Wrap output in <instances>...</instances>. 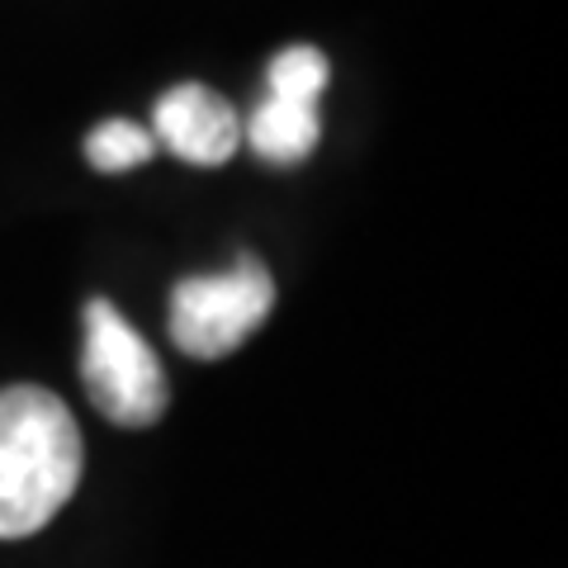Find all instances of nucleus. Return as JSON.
<instances>
[{
  "mask_svg": "<svg viewBox=\"0 0 568 568\" xmlns=\"http://www.w3.org/2000/svg\"><path fill=\"white\" fill-rule=\"evenodd\" d=\"M275 308V280L256 256H237L223 275H190L171 290V342L194 361H223Z\"/></svg>",
  "mask_w": 568,
  "mask_h": 568,
  "instance_id": "obj_3",
  "label": "nucleus"
},
{
  "mask_svg": "<svg viewBox=\"0 0 568 568\" xmlns=\"http://www.w3.org/2000/svg\"><path fill=\"white\" fill-rule=\"evenodd\" d=\"M85 394L114 426H152L171 403V384L142 332L123 317L110 298L85 304V346H81Z\"/></svg>",
  "mask_w": 568,
  "mask_h": 568,
  "instance_id": "obj_2",
  "label": "nucleus"
},
{
  "mask_svg": "<svg viewBox=\"0 0 568 568\" xmlns=\"http://www.w3.org/2000/svg\"><path fill=\"white\" fill-rule=\"evenodd\" d=\"M152 138L156 148H171L190 166H223L242 148V119L219 91L185 81L156 100Z\"/></svg>",
  "mask_w": 568,
  "mask_h": 568,
  "instance_id": "obj_4",
  "label": "nucleus"
},
{
  "mask_svg": "<svg viewBox=\"0 0 568 568\" xmlns=\"http://www.w3.org/2000/svg\"><path fill=\"white\" fill-rule=\"evenodd\" d=\"M81 426L39 384L0 388V540L43 530L81 484Z\"/></svg>",
  "mask_w": 568,
  "mask_h": 568,
  "instance_id": "obj_1",
  "label": "nucleus"
},
{
  "mask_svg": "<svg viewBox=\"0 0 568 568\" xmlns=\"http://www.w3.org/2000/svg\"><path fill=\"white\" fill-rule=\"evenodd\" d=\"M152 152H156V138L148 129H138L133 119H110L85 138V162L104 175H123L142 162H152Z\"/></svg>",
  "mask_w": 568,
  "mask_h": 568,
  "instance_id": "obj_7",
  "label": "nucleus"
},
{
  "mask_svg": "<svg viewBox=\"0 0 568 568\" xmlns=\"http://www.w3.org/2000/svg\"><path fill=\"white\" fill-rule=\"evenodd\" d=\"M317 133H323L317 104L275 100V95H265L256 104L252 123H246V142H252V152L261 156V162H271V166H298L317 148Z\"/></svg>",
  "mask_w": 568,
  "mask_h": 568,
  "instance_id": "obj_5",
  "label": "nucleus"
},
{
  "mask_svg": "<svg viewBox=\"0 0 568 568\" xmlns=\"http://www.w3.org/2000/svg\"><path fill=\"white\" fill-rule=\"evenodd\" d=\"M332 67L317 48L294 43L271 58V71H265V85H271L275 100H298V104H317V95L327 91Z\"/></svg>",
  "mask_w": 568,
  "mask_h": 568,
  "instance_id": "obj_6",
  "label": "nucleus"
}]
</instances>
